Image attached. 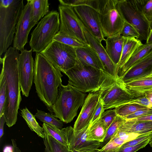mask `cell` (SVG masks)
Masks as SVG:
<instances>
[{
	"mask_svg": "<svg viewBox=\"0 0 152 152\" xmlns=\"http://www.w3.org/2000/svg\"><path fill=\"white\" fill-rule=\"evenodd\" d=\"M19 54L18 50L10 47L3 57L0 58L6 80L7 96L4 114L6 125L9 127L17 122L22 100L18 71Z\"/></svg>",
	"mask_w": 152,
	"mask_h": 152,
	"instance_id": "1",
	"label": "cell"
},
{
	"mask_svg": "<svg viewBox=\"0 0 152 152\" xmlns=\"http://www.w3.org/2000/svg\"><path fill=\"white\" fill-rule=\"evenodd\" d=\"M34 68L36 92L48 109L56 102L63 75L60 70L41 53H36Z\"/></svg>",
	"mask_w": 152,
	"mask_h": 152,
	"instance_id": "2",
	"label": "cell"
},
{
	"mask_svg": "<svg viewBox=\"0 0 152 152\" xmlns=\"http://www.w3.org/2000/svg\"><path fill=\"white\" fill-rule=\"evenodd\" d=\"M64 74L68 78V84L85 93L99 91L110 75L77 58L74 66Z\"/></svg>",
	"mask_w": 152,
	"mask_h": 152,
	"instance_id": "3",
	"label": "cell"
},
{
	"mask_svg": "<svg viewBox=\"0 0 152 152\" xmlns=\"http://www.w3.org/2000/svg\"><path fill=\"white\" fill-rule=\"evenodd\" d=\"M87 95L69 84L66 86L62 84L58 88L56 102L48 109L64 123H69L76 116Z\"/></svg>",
	"mask_w": 152,
	"mask_h": 152,
	"instance_id": "4",
	"label": "cell"
},
{
	"mask_svg": "<svg viewBox=\"0 0 152 152\" xmlns=\"http://www.w3.org/2000/svg\"><path fill=\"white\" fill-rule=\"evenodd\" d=\"M147 0H114L115 6L124 22L132 26L141 40H147L152 24L145 16L143 6Z\"/></svg>",
	"mask_w": 152,
	"mask_h": 152,
	"instance_id": "5",
	"label": "cell"
},
{
	"mask_svg": "<svg viewBox=\"0 0 152 152\" xmlns=\"http://www.w3.org/2000/svg\"><path fill=\"white\" fill-rule=\"evenodd\" d=\"M59 12L52 10L42 18L31 34L29 44L32 52L41 53L53 41L59 30Z\"/></svg>",
	"mask_w": 152,
	"mask_h": 152,
	"instance_id": "6",
	"label": "cell"
},
{
	"mask_svg": "<svg viewBox=\"0 0 152 152\" xmlns=\"http://www.w3.org/2000/svg\"><path fill=\"white\" fill-rule=\"evenodd\" d=\"M24 6L23 0H14L7 8L0 7V58L13 41L16 26Z\"/></svg>",
	"mask_w": 152,
	"mask_h": 152,
	"instance_id": "7",
	"label": "cell"
},
{
	"mask_svg": "<svg viewBox=\"0 0 152 152\" xmlns=\"http://www.w3.org/2000/svg\"><path fill=\"white\" fill-rule=\"evenodd\" d=\"M99 91L104 110L125 104L133 99L124 82L110 75Z\"/></svg>",
	"mask_w": 152,
	"mask_h": 152,
	"instance_id": "8",
	"label": "cell"
},
{
	"mask_svg": "<svg viewBox=\"0 0 152 152\" xmlns=\"http://www.w3.org/2000/svg\"><path fill=\"white\" fill-rule=\"evenodd\" d=\"M99 12L104 38L121 34L124 21L115 6L114 0H100Z\"/></svg>",
	"mask_w": 152,
	"mask_h": 152,
	"instance_id": "9",
	"label": "cell"
},
{
	"mask_svg": "<svg viewBox=\"0 0 152 152\" xmlns=\"http://www.w3.org/2000/svg\"><path fill=\"white\" fill-rule=\"evenodd\" d=\"M41 53L64 73L74 66L77 58L75 48L55 40Z\"/></svg>",
	"mask_w": 152,
	"mask_h": 152,
	"instance_id": "10",
	"label": "cell"
},
{
	"mask_svg": "<svg viewBox=\"0 0 152 152\" xmlns=\"http://www.w3.org/2000/svg\"><path fill=\"white\" fill-rule=\"evenodd\" d=\"M60 19L59 31L80 41L88 44L81 25V22L71 7L59 5L58 7Z\"/></svg>",
	"mask_w": 152,
	"mask_h": 152,
	"instance_id": "11",
	"label": "cell"
},
{
	"mask_svg": "<svg viewBox=\"0 0 152 152\" xmlns=\"http://www.w3.org/2000/svg\"><path fill=\"white\" fill-rule=\"evenodd\" d=\"M89 126L78 131H75L71 126L61 129L69 150L92 151L100 147L101 142L88 140Z\"/></svg>",
	"mask_w": 152,
	"mask_h": 152,
	"instance_id": "12",
	"label": "cell"
},
{
	"mask_svg": "<svg viewBox=\"0 0 152 152\" xmlns=\"http://www.w3.org/2000/svg\"><path fill=\"white\" fill-rule=\"evenodd\" d=\"M20 52L18 59V71L21 91L23 96L28 97L33 80L34 61L31 49H24Z\"/></svg>",
	"mask_w": 152,
	"mask_h": 152,
	"instance_id": "13",
	"label": "cell"
},
{
	"mask_svg": "<svg viewBox=\"0 0 152 152\" xmlns=\"http://www.w3.org/2000/svg\"><path fill=\"white\" fill-rule=\"evenodd\" d=\"M72 7L79 19L91 34L100 42L105 41L101 28L98 11L87 5Z\"/></svg>",
	"mask_w": 152,
	"mask_h": 152,
	"instance_id": "14",
	"label": "cell"
},
{
	"mask_svg": "<svg viewBox=\"0 0 152 152\" xmlns=\"http://www.w3.org/2000/svg\"><path fill=\"white\" fill-rule=\"evenodd\" d=\"M24 6L16 26L13 41V47L21 51L28 42V37L31 30L30 22L32 12L31 0H27Z\"/></svg>",
	"mask_w": 152,
	"mask_h": 152,
	"instance_id": "15",
	"label": "cell"
},
{
	"mask_svg": "<svg viewBox=\"0 0 152 152\" xmlns=\"http://www.w3.org/2000/svg\"><path fill=\"white\" fill-rule=\"evenodd\" d=\"M81 22L87 43L97 53L104 65L105 71L114 78L118 77L117 75V67L109 58L101 42L95 38Z\"/></svg>",
	"mask_w": 152,
	"mask_h": 152,
	"instance_id": "16",
	"label": "cell"
},
{
	"mask_svg": "<svg viewBox=\"0 0 152 152\" xmlns=\"http://www.w3.org/2000/svg\"><path fill=\"white\" fill-rule=\"evenodd\" d=\"M100 97L99 91L87 95L75 123L73 128L75 131L81 130L89 125Z\"/></svg>",
	"mask_w": 152,
	"mask_h": 152,
	"instance_id": "17",
	"label": "cell"
},
{
	"mask_svg": "<svg viewBox=\"0 0 152 152\" xmlns=\"http://www.w3.org/2000/svg\"><path fill=\"white\" fill-rule=\"evenodd\" d=\"M152 70V51L135 62L122 76L124 83L149 75Z\"/></svg>",
	"mask_w": 152,
	"mask_h": 152,
	"instance_id": "18",
	"label": "cell"
},
{
	"mask_svg": "<svg viewBox=\"0 0 152 152\" xmlns=\"http://www.w3.org/2000/svg\"><path fill=\"white\" fill-rule=\"evenodd\" d=\"M152 133V121L126 120L119 127L115 134L119 137L127 134L139 135Z\"/></svg>",
	"mask_w": 152,
	"mask_h": 152,
	"instance_id": "19",
	"label": "cell"
},
{
	"mask_svg": "<svg viewBox=\"0 0 152 152\" xmlns=\"http://www.w3.org/2000/svg\"><path fill=\"white\" fill-rule=\"evenodd\" d=\"M124 83L133 98L136 99L144 97L145 92L152 88V77H140Z\"/></svg>",
	"mask_w": 152,
	"mask_h": 152,
	"instance_id": "20",
	"label": "cell"
},
{
	"mask_svg": "<svg viewBox=\"0 0 152 152\" xmlns=\"http://www.w3.org/2000/svg\"><path fill=\"white\" fill-rule=\"evenodd\" d=\"M77 58L84 63L96 68L104 71L103 63L97 53L88 44L75 48Z\"/></svg>",
	"mask_w": 152,
	"mask_h": 152,
	"instance_id": "21",
	"label": "cell"
},
{
	"mask_svg": "<svg viewBox=\"0 0 152 152\" xmlns=\"http://www.w3.org/2000/svg\"><path fill=\"white\" fill-rule=\"evenodd\" d=\"M105 41L106 43L105 49L110 59L117 67L121 55L123 37L121 34H119L107 37L105 39Z\"/></svg>",
	"mask_w": 152,
	"mask_h": 152,
	"instance_id": "22",
	"label": "cell"
},
{
	"mask_svg": "<svg viewBox=\"0 0 152 152\" xmlns=\"http://www.w3.org/2000/svg\"><path fill=\"white\" fill-rule=\"evenodd\" d=\"M123 37V46L121 58L117 66L118 70L128 61L137 49L143 44L138 39Z\"/></svg>",
	"mask_w": 152,
	"mask_h": 152,
	"instance_id": "23",
	"label": "cell"
},
{
	"mask_svg": "<svg viewBox=\"0 0 152 152\" xmlns=\"http://www.w3.org/2000/svg\"><path fill=\"white\" fill-rule=\"evenodd\" d=\"M32 12L30 22L31 29L49 12V5L48 0H31Z\"/></svg>",
	"mask_w": 152,
	"mask_h": 152,
	"instance_id": "24",
	"label": "cell"
},
{
	"mask_svg": "<svg viewBox=\"0 0 152 152\" xmlns=\"http://www.w3.org/2000/svg\"><path fill=\"white\" fill-rule=\"evenodd\" d=\"M152 51V44H144L139 47L132 55L128 61L118 71V77L122 76L137 61Z\"/></svg>",
	"mask_w": 152,
	"mask_h": 152,
	"instance_id": "25",
	"label": "cell"
},
{
	"mask_svg": "<svg viewBox=\"0 0 152 152\" xmlns=\"http://www.w3.org/2000/svg\"><path fill=\"white\" fill-rule=\"evenodd\" d=\"M107 129L104 125L100 118L91 125H89L87 137L89 140L103 142Z\"/></svg>",
	"mask_w": 152,
	"mask_h": 152,
	"instance_id": "26",
	"label": "cell"
},
{
	"mask_svg": "<svg viewBox=\"0 0 152 152\" xmlns=\"http://www.w3.org/2000/svg\"><path fill=\"white\" fill-rule=\"evenodd\" d=\"M21 114L30 130L35 132L39 137L43 139L45 137L44 129L40 126L37 121L34 115L26 107L21 110Z\"/></svg>",
	"mask_w": 152,
	"mask_h": 152,
	"instance_id": "27",
	"label": "cell"
},
{
	"mask_svg": "<svg viewBox=\"0 0 152 152\" xmlns=\"http://www.w3.org/2000/svg\"><path fill=\"white\" fill-rule=\"evenodd\" d=\"M37 110V112L34 115L35 118L43 123L55 126L60 129H62L63 126L64 122L58 120L52 114L38 109Z\"/></svg>",
	"mask_w": 152,
	"mask_h": 152,
	"instance_id": "28",
	"label": "cell"
},
{
	"mask_svg": "<svg viewBox=\"0 0 152 152\" xmlns=\"http://www.w3.org/2000/svg\"><path fill=\"white\" fill-rule=\"evenodd\" d=\"M123 118L117 116L110 126L107 129L105 137L103 142H101V148L107 144L116 133L120 126L126 121Z\"/></svg>",
	"mask_w": 152,
	"mask_h": 152,
	"instance_id": "29",
	"label": "cell"
},
{
	"mask_svg": "<svg viewBox=\"0 0 152 152\" xmlns=\"http://www.w3.org/2000/svg\"><path fill=\"white\" fill-rule=\"evenodd\" d=\"M147 107L136 104H131L122 105L115 109L117 116L124 118L139 110Z\"/></svg>",
	"mask_w": 152,
	"mask_h": 152,
	"instance_id": "30",
	"label": "cell"
},
{
	"mask_svg": "<svg viewBox=\"0 0 152 152\" xmlns=\"http://www.w3.org/2000/svg\"><path fill=\"white\" fill-rule=\"evenodd\" d=\"M60 5L73 7L87 5L91 7L99 12L100 0H59Z\"/></svg>",
	"mask_w": 152,
	"mask_h": 152,
	"instance_id": "31",
	"label": "cell"
},
{
	"mask_svg": "<svg viewBox=\"0 0 152 152\" xmlns=\"http://www.w3.org/2000/svg\"><path fill=\"white\" fill-rule=\"evenodd\" d=\"M53 40L75 48L82 47L86 45L80 41L59 31L54 37Z\"/></svg>",
	"mask_w": 152,
	"mask_h": 152,
	"instance_id": "32",
	"label": "cell"
},
{
	"mask_svg": "<svg viewBox=\"0 0 152 152\" xmlns=\"http://www.w3.org/2000/svg\"><path fill=\"white\" fill-rule=\"evenodd\" d=\"M44 132L52 136L64 145L67 146V143L61 129L55 126L43 123L42 125Z\"/></svg>",
	"mask_w": 152,
	"mask_h": 152,
	"instance_id": "33",
	"label": "cell"
},
{
	"mask_svg": "<svg viewBox=\"0 0 152 152\" xmlns=\"http://www.w3.org/2000/svg\"><path fill=\"white\" fill-rule=\"evenodd\" d=\"M7 96L6 80L2 69L0 75V117L4 114Z\"/></svg>",
	"mask_w": 152,
	"mask_h": 152,
	"instance_id": "34",
	"label": "cell"
},
{
	"mask_svg": "<svg viewBox=\"0 0 152 152\" xmlns=\"http://www.w3.org/2000/svg\"><path fill=\"white\" fill-rule=\"evenodd\" d=\"M44 133L48 146L51 152H70L67 146L62 144L52 136L45 132Z\"/></svg>",
	"mask_w": 152,
	"mask_h": 152,
	"instance_id": "35",
	"label": "cell"
},
{
	"mask_svg": "<svg viewBox=\"0 0 152 152\" xmlns=\"http://www.w3.org/2000/svg\"><path fill=\"white\" fill-rule=\"evenodd\" d=\"M117 116L115 108L104 112L102 115L100 119L104 126L107 129Z\"/></svg>",
	"mask_w": 152,
	"mask_h": 152,
	"instance_id": "36",
	"label": "cell"
},
{
	"mask_svg": "<svg viewBox=\"0 0 152 152\" xmlns=\"http://www.w3.org/2000/svg\"><path fill=\"white\" fill-rule=\"evenodd\" d=\"M121 34L124 37H134L138 39L139 35L136 29L130 24L124 22Z\"/></svg>",
	"mask_w": 152,
	"mask_h": 152,
	"instance_id": "37",
	"label": "cell"
},
{
	"mask_svg": "<svg viewBox=\"0 0 152 152\" xmlns=\"http://www.w3.org/2000/svg\"><path fill=\"white\" fill-rule=\"evenodd\" d=\"M152 138V133L141 135L134 139L124 143L120 147L119 149L135 145L146 140L151 139Z\"/></svg>",
	"mask_w": 152,
	"mask_h": 152,
	"instance_id": "38",
	"label": "cell"
},
{
	"mask_svg": "<svg viewBox=\"0 0 152 152\" xmlns=\"http://www.w3.org/2000/svg\"><path fill=\"white\" fill-rule=\"evenodd\" d=\"M104 111L103 103L101 98L100 97L89 125H92L99 120Z\"/></svg>",
	"mask_w": 152,
	"mask_h": 152,
	"instance_id": "39",
	"label": "cell"
},
{
	"mask_svg": "<svg viewBox=\"0 0 152 152\" xmlns=\"http://www.w3.org/2000/svg\"><path fill=\"white\" fill-rule=\"evenodd\" d=\"M151 139L146 140L134 146L119 149L116 152H136L145 147L149 144Z\"/></svg>",
	"mask_w": 152,
	"mask_h": 152,
	"instance_id": "40",
	"label": "cell"
},
{
	"mask_svg": "<svg viewBox=\"0 0 152 152\" xmlns=\"http://www.w3.org/2000/svg\"><path fill=\"white\" fill-rule=\"evenodd\" d=\"M152 114V108L147 107L139 110L124 118L126 120L136 118Z\"/></svg>",
	"mask_w": 152,
	"mask_h": 152,
	"instance_id": "41",
	"label": "cell"
},
{
	"mask_svg": "<svg viewBox=\"0 0 152 152\" xmlns=\"http://www.w3.org/2000/svg\"><path fill=\"white\" fill-rule=\"evenodd\" d=\"M143 11L147 19L152 24V0H147L143 6Z\"/></svg>",
	"mask_w": 152,
	"mask_h": 152,
	"instance_id": "42",
	"label": "cell"
},
{
	"mask_svg": "<svg viewBox=\"0 0 152 152\" xmlns=\"http://www.w3.org/2000/svg\"><path fill=\"white\" fill-rule=\"evenodd\" d=\"M126 120L134 121H152V114L134 119Z\"/></svg>",
	"mask_w": 152,
	"mask_h": 152,
	"instance_id": "43",
	"label": "cell"
},
{
	"mask_svg": "<svg viewBox=\"0 0 152 152\" xmlns=\"http://www.w3.org/2000/svg\"><path fill=\"white\" fill-rule=\"evenodd\" d=\"M6 120L4 114L0 117V138H1L4 134V127Z\"/></svg>",
	"mask_w": 152,
	"mask_h": 152,
	"instance_id": "44",
	"label": "cell"
},
{
	"mask_svg": "<svg viewBox=\"0 0 152 152\" xmlns=\"http://www.w3.org/2000/svg\"><path fill=\"white\" fill-rule=\"evenodd\" d=\"M14 0H1L0 1V7L7 8L10 6Z\"/></svg>",
	"mask_w": 152,
	"mask_h": 152,
	"instance_id": "45",
	"label": "cell"
},
{
	"mask_svg": "<svg viewBox=\"0 0 152 152\" xmlns=\"http://www.w3.org/2000/svg\"><path fill=\"white\" fill-rule=\"evenodd\" d=\"M144 96L147 98L152 104V88L145 92Z\"/></svg>",
	"mask_w": 152,
	"mask_h": 152,
	"instance_id": "46",
	"label": "cell"
},
{
	"mask_svg": "<svg viewBox=\"0 0 152 152\" xmlns=\"http://www.w3.org/2000/svg\"><path fill=\"white\" fill-rule=\"evenodd\" d=\"M11 141L12 145L13 152H22L17 147L15 140L14 139H12Z\"/></svg>",
	"mask_w": 152,
	"mask_h": 152,
	"instance_id": "47",
	"label": "cell"
},
{
	"mask_svg": "<svg viewBox=\"0 0 152 152\" xmlns=\"http://www.w3.org/2000/svg\"><path fill=\"white\" fill-rule=\"evenodd\" d=\"M146 44H152V27L150 31L147 39L146 41Z\"/></svg>",
	"mask_w": 152,
	"mask_h": 152,
	"instance_id": "48",
	"label": "cell"
},
{
	"mask_svg": "<svg viewBox=\"0 0 152 152\" xmlns=\"http://www.w3.org/2000/svg\"><path fill=\"white\" fill-rule=\"evenodd\" d=\"M12 146L8 145L5 146L3 150V152H13Z\"/></svg>",
	"mask_w": 152,
	"mask_h": 152,
	"instance_id": "49",
	"label": "cell"
},
{
	"mask_svg": "<svg viewBox=\"0 0 152 152\" xmlns=\"http://www.w3.org/2000/svg\"><path fill=\"white\" fill-rule=\"evenodd\" d=\"M43 141L44 145L45 146V152H51L49 148L47 141L45 137L44 139H43Z\"/></svg>",
	"mask_w": 152,
	"mask_h": 152,
	"instance_id": "50",
	"label": "cell"
},
{
	"mask_svg": "<svg viewBox=\"0 0 152 152\" xmlns=\"http://www.w3.org/2000/svg\"><path fill=\"white\" fill-rule=\"evenodd\" d=\"M70 151V152H86L83 151H79L75 150L74 151Z\"/></svg>",
	"mask_w": 152,
	"mask_h": 152,
	"instance_id": "51",
	"label": "cell"
},
{
	"mask_svg": "<svg viewBox=\"0 0 152 152\" xmlns=\"http://www.w3.org/2000/svg\"><path fill=\"white\" fill-rule=\"evenodd\" d=\"M149 144L150 145V146L152 148V138L150 139Z\"/></svg>",
	"mask_w": 152,
	"mask_h": 152,
	"instance_id": "52",
	"label": "cell"
},
{
	"mask_svg": "<svg viewBox=\"0 0 152 152\" xmlns=\"http://www.w3.org/2000/svg\"><path fill=\"white\" fill-rule=\"evenodd\" d=\"M145 77H152V74L150 75H147V76H145Z\"/></svg>",
	"mask_w": 152,
	"mask_h": 152,
	"instance_id": "53",
	"label": "cell"
},
{
	"mask_svg": "<svg viewBox=\"0 0 152 152\" xmlns=\"http://www.w3.org/2000/svg\"><path fill=\"white\" fill-rule=\"evenodd\" d=\"M151 74H152V70L151 71V72H150V73L149 75H150Z\"/></svg>",
	"mask_w": 152,
	"mask_h": 152,
	"instance_id": "54",
	"label": "cell"
}]
</instances>
